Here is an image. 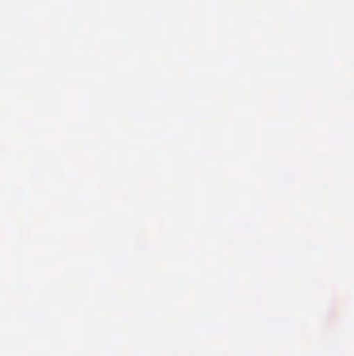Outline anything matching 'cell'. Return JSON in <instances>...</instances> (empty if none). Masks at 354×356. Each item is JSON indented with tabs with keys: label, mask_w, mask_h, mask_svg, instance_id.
<instances>
[]
</instances>
